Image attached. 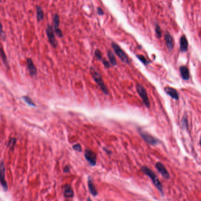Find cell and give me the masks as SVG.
<instances>
[{
	"label": "cell",
	"instance_id": "cell-33",
	"mask_svg": "<svg viewBox=\"0 0 201 201\" xmlns=\"http://www.w3.org/2000/svg\"><path fill=\"white\" fill-rule=\"evenodd\" d=\"M200 145H201V140H200Z\"/></svg>",
	"mask_w": 201,
	"mask_h": 201
},
{
	"label": "cell",
	"instance_id": "cell-32",
	"mask_svg": "<svg viewBox=\"0 0 201 201\" xmlns=\"http://www.w3.org/2000/svg\"><path fill=\"white\" fill-rule=\"evenodd\" d=\"M87 201H92V199H91L89 197H88V198H87Z\"/></svg>",
	"mask_w": 201,
	"mask_h": 201
},
{
	"label": "cell",
	"instance_id": "cell-25",
	"mask_svg": "<svg viewBox=\"0 0 201 201\" xmlns=\"http://www.w3.org/2000/svg\"><path fill=\"white\" fill-rule=\"evenodd\" d=\"M72 148L77 151V152H81L82 151V148H81V146L80 144L79 143H77V144H75L73 146H72Z\"/></svg>",
	"mask_w": 201,
	"mask_h": 201
},
{
	"label": "cell",
	"instance_id": "cell-16",
	"mask_svg": "<svg viewBox=\"0 0 201 201\" xmlns=\"http://www.w3.org/2000/svg\"><path fill=\"white\" fill-rule=\"evenodd\" d=\"M188 47V43L185 35H183L180 39V50L182 52H186Z\"/></svg>",
	"mask_w": 201,
	"mask_h": 201
},
{
	"label": "cell",
	"instance_id": "cell-31",
	"mask_svg": "<svg viewBox=\"0 0 201 201\" xmlns=\"http://www.w3.org/2000/svg\"><path fill=\"white\" fill-rule=\"evenodd\" d=\"M104 151H105L107 154L110 155V154H111V151L110 150L107 149L106 148H104Z\"/></svg>",
	"mask_w": 201,
	"mask_h": 201
},
{
	"label": "cell",
	"instance_id": "cell-8",
	"mask_svg": "<svg viewBox=\"0 0 201 201\" xmlns=\"http://www.w3.org/2000/svg\"><path fill=\"white\" fill-rule=\"evenodd\" d=\"M0 183L2 185L4 191L8 190V184L5 180V169L3 161L0 162Z\"/></svg>",
	"mask_w": 201,
	"mask_h": 201
},
{
	"label": "cell",
	"instance_id": "cell-26",
	"mask_svg": "<svg viewBox=\"0 0 201 201\" xmlns=\"http://www.w3.org/2000/svg\"><path fill=\"white\" fill-rule=\"evenodd\" d=\"M95 55L96 58L97 59H98L99 60H101L102 58L101 52L99 49H96L95 50Z\"/></svg>",
	"mask_w": 201,
	"mask_h": 201
},
{
	"label": "cell",
	"instance_id": "cell-30",
	"mask_svg": "<svg viewBox=\"0 0 201 201\" xmlns=\"http://www.w3.org/2000/svg\"><path fill=\"white\" fill-rule=\"evenodd\" d=\"M97 11H98V14L99 15H101V16H103L104 14V11L101 8H98L97 9Z\"/></svg>",
	"mask_w": 201,
	"mask_h": 201
},
{
	"label": "cell",
	"instance_id": "cell-28",
	"mask_svg": "<svg viewBox=\"0 0 201 201\" xmlns=\"http://www.w3.org/2000/svg\"><path fill=\"white\" fill-rule=\"evenodd\" d=\"M102 63L104 65V66L105 67V68H110V64L108 61H107L106 60H102Z\"/></svg>",
	"mask_w": 201,
	"mask_h": 201
},
{
	"label": "cell",
	"instance_id": "cell-18",
	"mask_svg": "<svg viewBox=\"0 0 201 201\" xmlns=\"http://www.w3.org/2000/svg\"><path fill=\"white\" fill-rule=\"evenodd\" d=\"M44 11L42 9V8L40 6L37 7V18L38 22L41 21L44 19Z\"/></svg>",
	"mask_w": 201,
	"mask_h": 201
},
{
	"label": "cell",
	"instance_id": "cell-3",
	"mask_svg": "<svg viewBox=\"0 0 201 201\" xmlns=\"http://www.w3.org/2000/svg\"><path fill=\"white\" fill-rule=\"evenodd\" d=\"M111 45H112V47L115 53H116V55L120 58V60L125 64H129V61L128 57L127 56L125 52L122 50V49L115 43H112Z\"/></svg>",
	"mask_w": 201,
	"mask_h": 201
},
{
	"label": "cell",
	"instance_id": "cell-13",
	"mask_svg": "<svg viewBox=\"0 0 201 201\" xmlns=\"http://www.w3.org/2000/svg\"><path fill=\"white\" fill-rule=\"evenodd\" d=\"M74 196V193L72 187L69 184H66L64 186V196L66 198H72Z\"/></svg>",
	"mask_w": 201,
	"mask_h": 201
},
{
	"label": "cell",
	"instance_id": "cell-14",
	"mask_svg": "<svg viewBox=\"0 0 201 201\" xmlns=\"http://www.w3.org/2000/svg\"><path fill=\"white\" fill-rule=\"evenodd\" d=\"M165 40L166 42V44L168 49L171 51L173 48L174 43H173V37L169 32H166L165 35Z\"/></svg>",
	"mask_w": 201,
	"mask_h": 201
},
{
	"label": "cell",
	"instance_id": "cell-21",
	"mask_svg": "<svg viewBox=\"0 0 201 201\" xmlns=\"http://www.w3.org/2000/svg\"><path fill=\"white\" fill-rule=\"evenodd\" d=\"M0 55H1V57L3 62L5 63V64H6L7 65H8V61H7V57H6V55H5V52H4V51L3 50L2 47L0 48Z\"/></svg>",
	"mask_w": 201,
	"mask_h": 201
},
{
	"label": "cell",
	"instance_id": "cell-34",
	"mask_svg": "<svg viewBox=\"0 0 201 201\" xmlns=\"http://www.w3.org/2000/svg\"><path fill=\"white\" fill-rule=\"evenodd\" d=\"M1 0H0V3H1Z\"/></svg>",
	"mask_w": 201,
	"mask_h": 201
},
{
	"label": "cell",
	"instance_id": "cell-6",
	"mask_svg": "<svg viewBox=\"0 0 201 201\" xmlns=\"http://www.w3.org/2000/svg\"><path fill=\"white\" fill-rule=\"evenodd\" d=\"M85 158L91 166H95L97 164V155L90 150H87L85 152Z\"/></svg>",
	"mask_w": 201,
	"mask_h": 201
},
{
	"label": "cell",
	"instance_id": "cell-17",
	"mask_svg": "<svg viewBox=\"0 0 201 201\" xmlns=\"http://www.w3.org/2000/svg\"><path fill=\"white\" fill-rule=\"evenodd\" d=\"M180 72L181 74L185 80H187L189 78V70L186 68V66H181L180 68Z\"/></svg>",
	"mask_w": 201,
	"mask_h": 201
},
{
	"label": "cell",
	"instance_id": "cell-19",
	"mask_svg": "<svg viewBox=\"0 0 201 201\" xmlns=\"http://www.w3.org/2000/svg\"><path fill=\"white\" fill-rule=\"evenodd\" d=\"M108 58L110 60L111 64L114 66L116 65V60L115 57L114 53L111 51H108Z\"/></svg>",
	"mask_w": 201,
	"mask_h": 201
},
{
	"label": "cell",
	"instance_id": "cell-7",
	"mask_svg": "<svg viewBox=\"0 0 201 201\" xmlns=\"http://www.w3.org/2000/svg\"><path fill=\"white\" fill-rule=\"evenodd\" d=\"M139 133L142 138L147 143L151 145H155L158 143V140L152 136L148 133L143 131V130L139 129Z\"/></svg>",
	"mask_w": 201,
	"mask_h": 201
},
{
	"label": "cell",
	"instance_id": "cell-10",
	"mask_svg": "<svg viewBox=\"0 0 201 201\" xmlns=\"http://www.w3.org/2000/svg\"><path fill=\"white\" fill-rule=\"evenodd\" d=\"M156 168L157 169V170L158 171V172L161 174L162 176L165 178V179H169L170 178V175L169 173L168 172V171H167V169H166L165 166L160 162H157L156 164Z\"/></svg>",
	"mask_w": 201,
	"mask_h": 201
},
{
	"label": "cell",
	"instance_id": "cell-27",
	"mask_svg": "<svg viewBox=\"0 0 201 201\" xmlns=\"http://www.w3.org/2000/svg\"><path fill=\"white\" fill-rule=\"evenodd\" d=\"M0 36H1L3 38H4L5 37V34L3 29V25L1 21H0Z\"/></svg>",
	"mask_w": 201,
	"mask_h": 201
},
{
	"label": "cell",
	"instance_id": "cell-2",
	"mask_svg": "<svg viewBox=\"0 0 201 201\" xmlns=\"http://www.w3.org/2000/svg\"><path fill=\"white\" fill-rule=\"evenodd\" d=\"M90 72L93 78V79H94V81L95 83L98 84V85L99 87L101 89L102 91V92L106 95L108 94V89L106 87L105 84H104V82L103 81V79L102 78L101 75L99 73V72L95 70V68L91 66L90 68Z\"/></svg>",
	"mask_w": 201,
	"mask_h": 201
},
{
	"label": "cell",
	"instance_id": "cell-1",
	"mask_svg": "<svg viewBox=\"0 0 201 201\" xmlns=\"http://www.w3.org/2000/svg\"><path fill=\"white\" fill-rule=\"evenodd\" d=\"M141 170L146 175L150 177L154 185L155 186V187L158 189V191L162 193L163 192V186L162 183H160L159 180L158 179L157 176L156 175V174L148 167L143 166L141 167Z\"/></svg>",
	"mask_w": 201,
	"mask_h": 201
},
{
	"label": "cell",
	"instance_id": "cell-29",
	"mask_svg": "<svg viewBox=\"0 0 201 201\" xmlns=\"http://www.w3.org/2000/svg\"><path fill=\"white\" fill-rule=\"evenodd\" d=\"M63 171L64 173H69L70 172V168L69 166L66 165L65 166L64 169H63Z\"/></svg>",
	"mask_w": 201,
	"mask_h": 201
},
{
	"label": "cell",
	"instance_id": "cell-9",
	"mask_svg": "<svg viewBox=\"0 0 201 201\" xmlns=\"http://www.w3.org/2000/svg\"><path fill=\"white\" fill-rule=\"evenodd\" d=\"M53 31L56 33V34L59 37H62L63 36L61 30L60 29V17L58 14H55L53 17Z\"/></svg>",
	"mask_w": 201,
	"mask_h": 201
},
{
	"label": "cell",
	"instance_id": "cell-20",
	"mask_svg": "<svg viewBox=\"0 0 201 201\" xmlns=\"http://www.w3.org/2000/svg\"><path fill=\"white\" fill-rule=\"evenodd\" d=\"M16 142H17V139L15 138H11L8 141V145H7L8 148L11 150H14L15 145L16 144Z\"/></svg>",
	"mask_w": 201,
	"mask_h": 201
},
{
	"label": "cell",
	"instance_id": "cell-5",
	"mask_svg": "<svg viewBox=\"0 0 201 201\" xmlns=\"http://www.w3.org/2000/svg\"><path fill=\"white\" fill-rule=\"evenodd\" d=\"M46 32L49 43L53 48H56L58 45V43L55 37L54 31H53V29L51 25H48L46 29Z\"/></svg>",
	"mask_w": 201,
	"mask_h": 201
},
{
	"label": "cell",
	"instance_id": "cell-23",
	"mask_svg": "<svg viewBox=\"0 0 201 201\" xmlns=\"http://www.w3.org/2000/svg\"><path fill=\"white\" fill-rule=\"evenodd\" d=\"M138 59L144 65H148L149 64L148 61L146 60V59L145 58L144 56L142 55H137Z\"/></svg>",
	"mask_w": 201,
	"mask_h": 201
},
{
	"label": "cell",
	"instance_id": "cell-4",
	"mask_svg": "<svg viewBox=\"0 0 201 201\" xmlns=\"http://www.w3.org/2000/svg\"><path fill=\"white\" fill-rule=\"evenodd\" d=\"M137 89L138 91V94L139 95L140 97L141 98L143 103L145 105L147 108H150V100L148 97V94H147V92L146 89L144 88V87L141 85V84H137Z\"/></svg>",
	"mask_w": 201,
	"mask_h": 201
},
{
	"label": "cell",
	"instance_id": "cell-11",
	"mask_svg": "<svg viewBox=\"0 0 201 201\" xmlns=\"http://www.w3.org/2000/svg\"><path fill=\"white\" fill-rule=\"evenodd\" d=\"M87 182H88V189H89L90 194L93 196H97L98 195V191L96 188V187L94 185V183H93L92 178L91 177H89L88 178Z\"/></svg>",
	"mask_w": 201,
	"mask_h": 201
},
{
	"label": "cell",
	"instance_id": "cell-22",
	"mask_svg": "<svg viewBox=\"0 0 201 201\" xmlns=\"http://www.w3.org/2000/svg\"><path fill=\"white\" fill-rule=\"evenodd\" d=\"M23 99H24L25 102L28 105H29L30 106H35V104L33 102L32 100L29 97L25 96L23 97Z\"/></svg>",
	"mask_w": 201,
	"mask_h": 201
},
{
	"label": "cell",
	"instance_id": "cell-12",
	"mask_svg": "<svg viewBox=\"0 0 201 201\" xmlns=\"http://www.w3.org/2000/svg\"><path fill=\"white\" fill-rule=\"evenodd\" d=\"M26 65H27V69L29 74L32 76H36L37 74V70L31 58H28L26 60Z\"/></svg>",
	"mask_w": 201,
	"mask_h": 201
},
{
	"label": "cell",
	"instance_id": "cell-15",
	"mask_svg": "<svg viewBox=\"0 0 201 201\" xmlns=\"http://www.w3.org/2000/svg\"><path fill=\"white\" fill-rule=\"evenodd\" d=\"M165 91L166 92L167 94H168L173 99L175 100H178L179 99L178 93L176 91V89H173L171 87H166L165 88Z\"/></svg>",
	"mask_w": 201,
	"mask_h": 201
},
{
	"label": "cell",
	"instance_id": "cell-24",
	"mask_svg": "<svg viewBox=\"0 0 201 201\" xmlns=\"http://www.w3.org/2000/svg\"><path fill=\"white\" fill-rule=\"evenodd\" d=\"M155 32H156V34L158 38L161 37V35H162L161 29H160L159 25H158V24H156L155 25Z\"/></svg>",
	"mask_w": 201,
	"mask_h": 201
}]
</instances>
